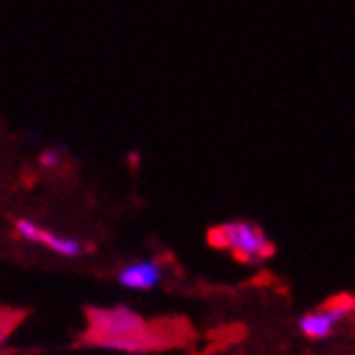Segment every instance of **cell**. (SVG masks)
Wrapping results in <instances>:
<instances>
[{"instance_id": "cell-7", "label": "cell", "mask_w": 355, "mask_h": 355, "mask_svg": "<svg viewBox=\"0 0 355 355\" xmlns=\"http://www.w3.org/2000/svg\"><path fill=\"white\" fill-rule=\"evenodd\" d=\"M42 162H44V165H57V162H60V152H44V155H42Z\"/></svg>"}, {"instance_id": "cell-6", "label": "cell", "mask_w": 355, "mask_h": 355, "mask_svg": "<svg viewBox=\"0 0 355 355\" xmlns=\"http://www.w3.org/2000/svg\"><path fill=\"white\" fill-rule=\"evenodd\" d=\"M16 322H18V314H13V311H6V309H0V340L8 335L10 329L16 327Z\"/></svg>"}, {"instance_id": "cell-5", "label": "cell", "mask_w": 355, "mask_h": 355, "mask_svg": "<svg viewBox=\"0 0 355 355\" xmlns=\"http://www.w3.org/2000/svg\"><path fill=\"white\" fill-rule=\"evenodd\" d=\"M162 278V266L157 260H139V263H132L126 266L121 273H119V281L126 288H134V291H150L160 284Z\"/></svg>"}, {"instance_id": "cell-1", "label": "cell", "mask_w": 355, "mask_h": 355, "mask_svg": "<svg viewBox=\"0 0 355 355\" xmlns=\"http://www.w3.org/2000/svg\"><path fill=\"white\" fill-rule=\"evenodd\" d=\"M88 320V338L116 350H155L175 343L178 338V329L150 324L129 309H93Z\"/></svg>"}, {"instance_id": "cell-4", "label": "cell", "mask_w": 355, "mask_h": 355, "mask_svg": "<svg viewBox=\"0 0 355 355\" xmlns=\"http://www.w3.org/2000/svg\"><path fill=\"white\" fill-rule=\"evenodd\" d=\"M16 232H18V237H21V240L44 245L46 250H52V252L62 255V258H78V255L83 252V245L78 240H72V237H62V234H57V232L42 230L39 224L28 222V219H18Z\"/></svg>"}, {"instance_id": "cell-2", "label": "cell", "mask_w": 355, "mask_h": 355, "mask_svg": "<svg viewBox=\"0 0 355 355\" xmlns=\"http://www.w3.org/2000/svg\"><path fill=\"white\" fill-rule=\"evenodd\" d=\"M209 240L214 248L230 250L232 255L242 263H263L273 255V242L266 237V232L250 222H227L211 230Z\"/></svg>"}, {"instance_id": "cell-3", "label": "cell", "mask_w": 355, "mask_h": 355, "mask_svg": "<svg viewBox=\"0 0 355 355\" xmlns=\"http://www.w3.org/2000/svg\"><path fill=\"white\" fill-rule=\"evenodd\" d=\"M350 311H353V299L350 296H340L335 302L324 304L320 311H311V314L302 317L299 329L311 340H324L338 329L340 322L350 317Z\"/></svg>"}]
</instances>
